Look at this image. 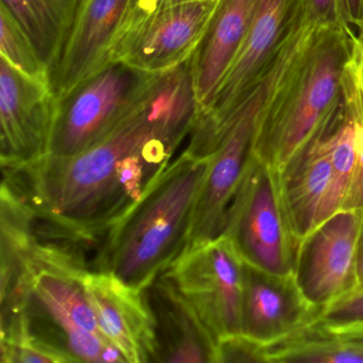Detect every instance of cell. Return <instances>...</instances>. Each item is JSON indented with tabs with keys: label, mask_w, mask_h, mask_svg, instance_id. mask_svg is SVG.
<instances>
[{
	"label": "cell",
	"mask_w": 363,
	"mask_h": 363,
	"mask_svg": "<svg viewBox=\"0 0 363 363\" xmlns=\"http://www.w3.org/2000/svg\"><path fill=\"white\" fill-rule=\"evenodd\" d=\"M267 362V345L243 335H227L218 340L216 363Z\"/></svg>",
	"instance_id": "24"
},
{
	"label": "cell",
	"mask_w": 363,
	"mask_h": 363,
	"mask_svg": "<svg viewBox=\"0 0 363 363\" xmlns=\"http://www.w3.org/2000/svg\"><path fill=\"white\" fill-rule=\"evenodd\" d=\"M326 126L301 146L279 171L282 196L299 241L342 210L325 138Z\"/></svg>",
	"instance_id": "16"
},
{
	"label": "cell",
	"mask_w": 363,
	"mask_h": 363,
	"mask_svg": "<svg viewBox=\"0 0 363 363\" xmlns=\"http://www.w3.org/2000/svg\"><path fill=\"white\" fill-rule=\"evenodd\" d=\"M258 0H220L209 27L191 59L199 110L213 99L252 24Z\"/></svg>",
	"instance_id": "19"
},
{
	"label": "cell",
	"mask_w": 363,
	"mask_h": 363,
	"mask_svg": "<svg viewBox=\"0 0 363 363\" xmlns=\"http://www.w3.org/2000/svg\"><path fill=\"white\" fill-rule=\"evenodd\" d=\"M362 43H363V42H362ZM360 69H361V79H362V84H363V48H362V54H361Z\"/></svg>",
	"instance_id": "30"
},
{
	"label": "cell",
	"mask_w": 363,
	"mask_h": 363,
	"mask_svg": "<svg viewBox=\"0 0 363 363\" xmlns=\"http://www.w3.org/2000/svg\"><path fill=\"white\" fill-rule=\"evenodd\" d=\"M82 0H0L39 52L50 74L71 33Z\"/></svg>",
	"instance_id": "20"
},
{
	"label": "cell",
	"mask_w": 363,
	"mask_h": 363,
	"mask_svg": "<svg viewBox=\"0 0 363 363\" xmlns=\"http://www.w3.org/2000/svg\"><path fill=\"white\" fill-rule=\"evenodd\" d=\"M303 37V31L299 30L265 79L220 133L209 157L207 173L195 203L186 250L213 241L224 233L227 212L255 155L259 114L280 71Z\"/></svg>",
	"instance_id": "6"
},
{
	"label": "cell",
	"mask_w": 363,
	"mask_h": 363,
	"mask_svg": "<svg viewBox=\"0 0 363 363\" xmlns=\"http://www.w3.org/2000/svg\"><path fill=\"white\" fill-rule=\"evenodd\" d=\"M156 75L114 61L57 99L48 155L75 156L101 142L139 103Z\"/></svg>",
	"instance_id": "7"
},
{
	"label": "cell",
	"mask_w": 363,
	"mask_h": 363,
	"mask_svg": "<svg viewBox=\"0 0 363 363\" xmlns=\"http://www.w3.org/2000/svg\"><path fill=\"white\" fill-rule=\"evenodd\" d=\"M316 322L335 333H363V289L323 309Z\"/></svg>",
	"instance_id": "23"
},
{
	"label": "cell",
	"mask_w": 363,
	"mask_h": 363,
	"mask_svg": "<svg viewBox=\"0 0 363 363\" xmlns=\"http://www.w3.org/2000/svg\"><path fill=\"white\" fill-rule=\"evenodd\" d=\"M220 0H201L159 10L118 35L110 62L148 74L173 71L192 59Z\"/></svg>",
	"instance_id": "9"
},
{
	"label": "cell",
	"mask_w": 363,
	"mask_h": 363,
	"mask_svg": "<svg viewBox=\"0 0 363 363\" xmlns=\"http://www.w3.org/2000/svg\"><path fill=\"white\" fill-rule=\"evenodd\" d=\"M358 38L356 50L343 76V101L325 128L342 210L363 216V84Z\"/></svg>",
	"instance_id": "17"
},
{
	"label": "cell",
	"mask_w": 363,
	"mask_h": 363,
	"mask_svg": "<svg viewBox=\"0 0 363 363\" xmlns=\"http://www.w3.org/2000/svg\"><path fill=\"white\" fill-rule=\"evenodd\" d=\"M199 112L191 62L157 74L135 107L101 142L71 157L1 167V186L41 211L109 233L172 162Z\"/></svg>",
	"instance_id": "1"
},
{
	"label": "cell",
	"mask_w": 363,
	"mask_h": 363,
	"mask_svg": "<svg viewBox=\"0 0 363 363\" xmlns=\"http://www.w3.org/2000/svg\"><path fill=\"white\" fill-rule=\"evenodd\" d=\"M358 35L313 25L274 82L259 114L254 154L280 169L320 133L343 101V76Z\"/></svg>",
	"instance_id": "2"
},
{
	"label": "cell",
	"mask_w": 363,
	"mask_h": 363,
	"mask_svg": "<svg viewBox=\"0 0 363 363\" xmlns=\"http://www.w3.org/2000/svg\"><path fill=\"white\" fill-rule=\"evenodd\" d=\"M346 23L356 31L363 18V0H342Z\"/></svg>",
	"instance_id": "27"
},
{
	"label": "cell",
	"mask_w": 363,
	"mask_h": 363,
	"mask_svg": "<svg viewBox=\"0 0 363 363\" xmlns=\"http://www.w3.org/2000/svg\"><path fill=\"white\" fill-rule=\"evenodd\" d=\"M361 41H362V40H361ZM363 42V41H362Z\"/></svg>",
	"instance_id": "31"
},
{
	"label": "cell",
	"mask_w": 363,
	"mask_h": 363,
	"mask_svg": "<svg viewBox=\"0 0 363 363\" xmlns=\"http://www.w3.org/2000/svg\"><path fill=\"white\" fill-rule=\"evenodd\" d=\"M161 276L216 341L241 333L243 260L226 235L186 250Z\"/></svg>",
	"instance_id": "8"
},
{
	"label": "cell",
	"mask_w": 363,
	"mask_h": 363,
	"mask_svg": "<svg viewBox=\"0 0 363 363\" xmlns=\"http://www.w3.org/2000/svg\"><path fill=\"white\" fill-rule=\"evenodd\" d=\"M362 216L341 210L299 243L294 277L305 298L323 310L358 289L357 247Z\"/></svg>",
	"instance_id": "10"
},
{
	"label": "cell",
	"mask_w": 363,
	"mask_h": 363,
	"mask_svg": "<svg viewBox=\"0 0 363 363\" xmlns=\"http://www.w3.org/2000/svg\"><path fill=\"white\" fill-rule=\"evenodd\" d=\"M320 311L305 298L293 276L275 275L243 261V335L269 345L315 322Z\"/></svg>",
	"instance_id": "15"
},
{
	"label": "cell",
	"mask_w": 363,
	"mask_h": 363,
	"mask_svg": "<svg viewBox=\"0 0 363 363\" xmlns=\"http://www.w3.org/2000/svg\"><path fill=\"white\" fill-rule=\"evenodd\" d=\"M155 326L156 362L216 363V345L188 301L162 276L144 289Z\"/></svg>",
	"instance_id": "18"
},
{
	"label": "cell",
	"mask_w": 363,
	"mask_h": 363,
	"mask_svg": "<svg viewBox=\"0 0 363 363\" xmlns=\"http://www.w3.org/2000/svg\"><path fill=\"white\" fill-rule=\"evenodd\" d=\"M309 21L307 0H258L241 50L209 105L199 110L184 150L189 155L208 158L213 152L226 125Z\"/></svg>",
	"instance_id": "4"
},
{
	"label": "cell",
	"mask_w": 363,
	"mask_h": 363,
	"mask_svg": "<svg viewBox=\"0 0 363 363\" xmlns=\"http://www.w3.org/2000/svg\"><path fill=\"white\" fill-rule=\"evenodd\" d=\"M269 363H363V333H335L313 322L267 345Z\"/></svg>",
	"instance_id": "21"
},
{
	"label": "cell",
	"mask_w": 363,
	"mask_h": 363,
	"mask_svg": "<svg viewBox=\"0 0 363 363\" xmlns=\"http://www.w3.org/2000/svg\"><path fill=\"white\" fill-rule=\"evenodd\" d=\"M193 1H201V0H133L130 10L121 33L154 12L173 7V6L182 5V4L193 3Z\"/></svg>",
	"instance_id": "26"
},
{
	"label": "cell",
	"mask_w": 363,
	"mask_h": 363,
	"mask_svg": "<svg viewBox=\"0 0 363 363\" xmlns=\"http://www.w3.org/2000/svg\"><path fill=\"white\" fill-rule=\"evenodd\" d=\"M307 12L316 26H339L354 30L344 18L342 0H307Z\"/></svg>",
	"instance_id": "25"
},
{
	"label": "cell",
	"mask_w": 363,
	"mask_h": 363,
	"mask_svg": "<svg viewBox=\"0 0 363 363\" xmlns=\"http://www.w3.org/2000/svg\"><path fill=\"white\" fill-rule=\"evenodd\" d=\"M223 235L244 262L280 276H293L299 241L282 196L279 171L252 157L231 201Z\"/></svg>",
	"instance_id": "5"
},
{
	"label": "cell",
	"mask_w": 363,
	"mask_h": 363,
	"mask_svg": "<svg viewBox=\"0 0 363 363\" xmlns=\"http://www.w3.org/2000/svg\"><path fill=\"white\" fill-rule=\"evenodd\" d=\"M357 35H358L359 39L362 40L363 41V18L361 21L360 24L358 25L356 29Z\"/></svg>",
	"instance_id": "29"
},
{
	"label": "cell",
	"mask_w": 363,
	"mask_h": 363,
	"mask_svg": "<svg viewBox=\"0 0 363 363\" xmlns=\"http://www.w3.org/2000/svg\"><path fill=\"white\" fill-rule=\"evenodd\" d=\"M133 0H82L50 82L57 99L110 63Z\"/></svg>",
	"instance_id": "13"
},
{
	"label": "cell",
	"mask_w": 363,
	"mask_h": 363,
	"mask_svg": "<svg viewBox=\"0 0 363 363\" xmlns=\"http://www.w3.org/2000/svg\"><path fill=\"white\" fill-rule=\"evenodd\" d=\"M209 160L182 152L146 186L110 229L101 272L144 290L186 252Z\"/></svg>",
	"instance_id": "3"
},
{
	"label": "cell",
	"mask_w": 363,
	"mask_h": 363,
	"mask_svg": "<svg viewBox=\"0 0 363 363\" xmlns=\"http://www.w3.org/2000/svg\"><path fill=\"white\" fill-rule=\"evenodd\" d=\"M0 57L25 75L52 84L50 69L40 58L33 42L3 7H0Z\"/></svg>",
	"instance_id": "22"
},
{
	"label": "cell",
	"mask_w": 363,
	"mask_h": 363,
	"mask_svg": "<svg viewBox=\"0 0 363 363\" xmlns=\"http://www.w3.org/2000/svg\"><path fill=\"white\" fill-rule=\"evenodd\" d=\"M26 312L48 320L78 362H126L99 328L82 278L58 269H33Z\"/></svg>",
	"instance_id": "11"
},
{
	"label": "cell",
	"mask_w": 363,
	"mask_h": 363,
	"mask_svg": "<svg viewBox=\"0 0 363 363\" xmlns=\"http://www.w3.org/2000/svg\"><path fill=\"white\" fill-rule=\"evenodd\" d=\"M357 280H358V289H363V216L361 224L360 235H359L358 247H357Z\"/></svg>",
	"instance_id": "28"
},
{
	"label": "cell",
	"mask_w": 363,
	"mask_h": 363,
	"mask_svg": "<svg viewBox=\"0 0 363 363\" xmlns=\"http://www.w3.org/2000/svg\"><path fill=\"white\" fill-rule=\"evenodd\" d=\"M56 106L50 82L25 75L0 57L1 167H20L48 156Z\"/></svg>",
	"instance_id": "12"
},
{
	"label": "cell",
	"mask_w": 363,
	"mask_h": 363,
	"mask_svg": "<svg viewBox=\"0 0 363 363\" xmlns=\"http://www.w3.org/2000/svg\"><path fill=\"white\" fill-rule=\"evenodd\" d=\"M82 284L99 328L126 362H156L154 320L144 290L108 272H91Z\"/></svg>",
	"instance_id": "14"
}]
</instances>
